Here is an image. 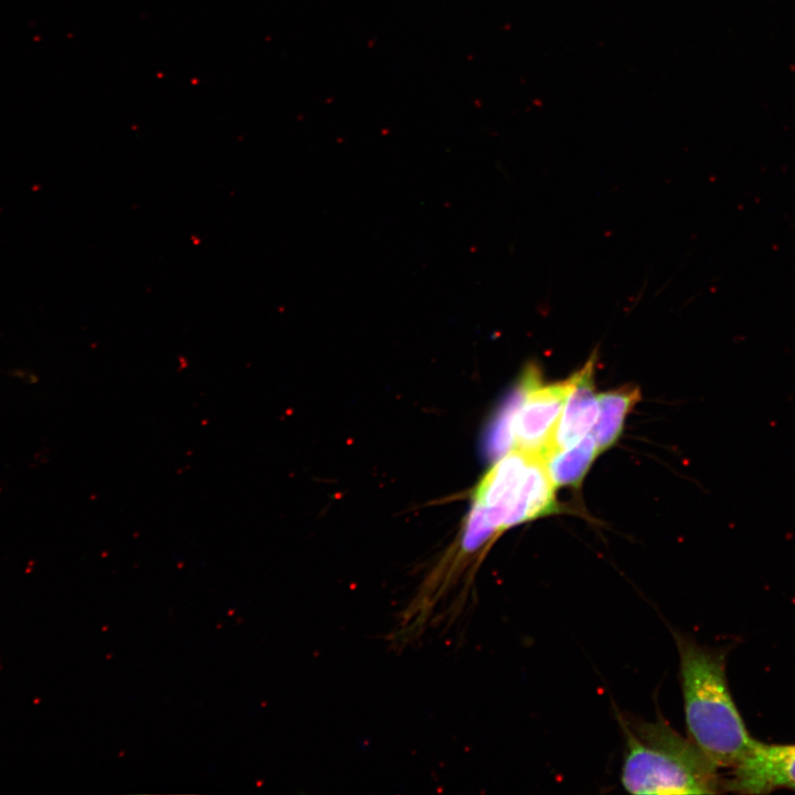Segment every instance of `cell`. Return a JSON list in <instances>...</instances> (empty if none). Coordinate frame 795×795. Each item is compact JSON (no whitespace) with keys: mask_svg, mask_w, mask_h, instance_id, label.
Returning a JSON list of instances; mask_svg holds the SVG:
<instances>
[{"mask_svg":"<svg viewBox=\"0 0 795 795\" xmlns=\"http://www.w3.org/2000/svg\"><path fill=\"white\" fill-rule=\"evenodd\" d=\"M595 357L593 353L584 367L572 374L573 385L554 432L552 451L576 444L594 427L598 415L593 378Z\"/></svg>","mask_w":795,"mask_h":795,"instance_id":"obj_5","label":"cell"},{"mask_svg":"<svg viewBox=\"0 0 795 795\" xmlns=\"http://www.w3.org/2000/svg\"><path fill=\"white\" fill-rule=\"evenodd\" d=\"M640 400L635 386H624L597 394L598 415L592 436L600 455L619 438L628 413Z\"/></svg>","mask_w":795,"mask_h":795,"instance_id":"obj_7","label":"cell"},{"mask_svg":"<svg viewBox=\"0 0 795 795\" xmlns=\"http://www.w3.org/2000/svg\"><path fill=\"white\" fill-rule=\"evenodd\" d=\"M529 381L528 368L522 373L518 385L505 401L497 416L490 425L486 437V451L490 458L497 460L512 449V422L519 407Z\"/></svg>","mask_w":795,"mask_h":795,"instance_id":"obj_9","label":"cell"},{"mask_svg":"<svg viewBox=\"0 0 795 795\" xmlns=\"http://www.w3.org/2000/svg\"><path fill=\"white\" fill-rule=\"evenodd\" d=\"M689 739L718 767H733L756 740L748 732L730 693L725 654L675 634Z\"/></svg>","mask_w":795,"mask_h":795,"instance_id":"obj_1","label":"cell"},{"mask_svg":"<svg viewBox=\"0 0 795 795\" xmlns=\"http://www.w3.org/2000/svg\"><path fill=\"white\" fill-rule=\"evenodd\" d=\"M597 455L591 434L570 447L552 451L543 462L555 488L579 487Z\"/></svg>","mask_w":795,"mask_h":795,"instance_id":"obj_8","label":"cell"},{"mask_svg":"<svg viewBox=\"0 0 795 795\" xmlns=\"http://www.w3.org/2000/svg\"><path fill=\"white\" fill-rule=\"evenodd\" d=\"M732 768L731 777L723 781V791L743 794L795 791V744L755 741L750 753Z\"/></svg>","mask_w":795,"mask_h":795,"instance_id":"obj_4","label":"cell"},{"mask_svg":"<svg viewBox=\"0 0 795 795\" xmlns=\"http://www.w3.org/2000/svg\"><path fill=\"white\" fill-rule=\"evenodd\" d=\"M528 370L527 390L512 422V448L543 458L552 451L554 432L573 377L542 384L539 369L529 364Z\"/></svg>","mask_w":795,"mask_h":795,"instance_id":"obj_3","label":"cell"},{"mask_svg":"<svg viewBox=\"0 0 795 795\" xmlns=\"http://www.w3.org/2000/svg\"><path fill=\"white\" fill-rule=\"evenodd\" d=\"M626 752L621 781L633 794H714L723 791L716 766L666 721L624 718Z\"/></svg>","mask_w":795,"mask_h":795,"instance_id":"obj_2","label":"cell"},{"mask_svg":"<svg viewBox=\"0 0 795 795\" xmlns=\"http://www.w3.org/2000/svg\"><path fill=\"white\" fill-rule=\"evenodd\" d=\"M553 486L542 457L530 456L524 477L506 519V530L558 511Z\"/></svg>","mask_w":795,"mask_h":795,"instance_id":"obj_6","label":"cell"}]
</instances>
